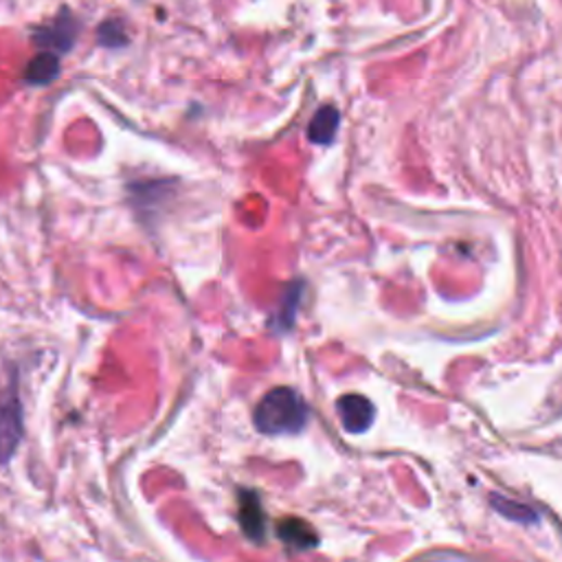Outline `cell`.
<instances>
[{"label": "cell", "instance_id": "10", "mask_svg": "<svg viewBox=\"0 0 562 562\" xmlns=\"http://www.w3.org/2000/svg\"><path fill=\"white\" fill-rule=\"evenodd\" d=\"M493 506L508 519L512 521H519V523H536L538 521V514L529 508V506H523V503H516V501H510V499H503L499 495L493 497Z\"/></svg>", "mask_w": 562, "mask_h": 562}, {"label": "cell", "instance_id": "5", "mask_svg": "<svg viewBox=\"0 0 562 562\" xmlns=\"http://www.w3.org/2000/svg\"><path fill=\"white\" fill-rule=\"evenodd\" d=\"M240 523L244 534L253 540L259 542L266 534V514L261 510V501L255 493L244 490L240 495Z\"/></svg>", "mask_w": 562, "mask_h": 562}, {"label": "cell", "instance_id": "2", "mask_svg": "<svg viewBox=\"0 0 562 562\" xmlns=\"http://www.w3.org/2000/svg\"><path fill=\"white\" fill-rule=\"evenodd\" d=\"M23 439V407L16 387L0 396V463L12 461Z\"/></svg>", "mask_w": 562, "mask_h": 562}, {"label": "cell", "instance_id": "11", "mask_svg": "<svg viewBox=\"0 0 562 562\" xmlns=\"http://www.w3.org/2000/svg\"><path fill=\"white\" fill-rule=\"evenodd\" d=\"M98 38H100V42H102L104 47H111V49L124 47V44L128 42L126 31H124L122 23H117V21H106V23H102V27H100V31H98Z\"/></svg>", "mask_w": 562, "mask_h": 562}, {"label": "cell", "instance_id": "7", "mask_svg": "<svg viewBox=\"0 0 562 562\" xmlns=\"http://www.w3.org/2000/svg\"><path fill=\"white\" fill-rule=\"evenodd\" d=\"M277 532H279V538L293 549L306 551V549H315L319 545V536L310 529V525L306 521H299V519L281 521Z\"/></svg>", "mask_w": 562, "mask_h": 562}, {"label": "cell", "instance_id": "4", "mask_svg": "<svg viewBox=\"0 0 562 562\" xmlns=\"http://www.w3.org/2000/svg\"><path fill=\"white\" fill-rule=\"evenodd\" d=\"M336 413L347 433L360 435V433L369 431V426L373 424L376 409H373V405L365 396L347 394L336 400Z\"/></svg>", "mask_w": 562, "mask_h": 562}, {"label": "cell", "instance_id": "6", "mask_svg": "<svg viewBox=\"0 0 562 562\" xmlns=\"http://www.w3.org/2000/svg\"><path fill=\"white\" fill-rule=\"evenodd\" d=\"M341 113L334 106H323L317 111L308 126V139L317 145H330L339 132Z\"/></svg>", "mask_w": 562, "mask_h": 562}, {"label": "cell", "instance_id": "9", "mask_svg": "<svg viewBox=\"0 0 562 562\" xmlns=\"http://www.w3.org/2000/svg\"><path fill=\"white\" fill-rule=\"evenodd\" d=\"M302 291H304V284L299 281V284H291L284 293V299H281V308L277 312V323H279V330H289L293 328L295 323V317H297V308L302 306Z\"/></svg>", "mask_w": 562, "mask_h": 562}, {"label": "cell", "instance_id": "8", "mask_svg": "<svg viewBox=\"0 0 562 562\" xmlns=\"http://www.w3.org/2000/svg\"><path fill=\"white\" fill-rule=\"evenodd\" d=\"M58 75H60V60H58V55L51 53V51H44V53L36 55L29 62V66L25 71V81L29 86H47Z\"/></svg>", "mask_w": 562, "mask_h": 562}, {"label": "cell", "instance_id": "1", "mask_svg": "<svg viewBox=\"0 0 562 562\" xmlns=\"http://www.w3.org/2000/svg\"><path fill=\"white\" fill-rule=\"evenodd\" d=\"M310 411L304 398L291 387H274L270 389L259 405L255 407L253 422L255 429L264 435H297L306 429Z\"/></svg>", "mask_w": 562, "mask_h": 562}, {"label": "cell", "instance_id": "3", "mask_svg": "<svg viewBox=\"0 0 562 562\" xmlns=\"http://www.w3.org/2000/svg\"><path fill=\"white\" fill-rule=\"evenodd\" d=\"M77 31H79V25L77 21L73 18V14L68 12H60L58 18L47 25V27H40L36 31V42L44 49V51H51V53H66L73 49L75 44V38H77Z\"/></svg>", "mask_w": 562, "mask_h": 562}]
</instances>
